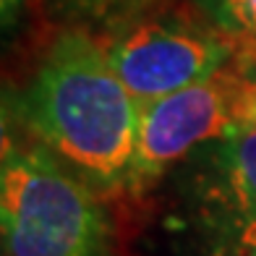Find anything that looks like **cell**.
Listing matches in <instances>:
<instances>
[{
    "instance_id": "7",
    "label": "cell",
    "mask_w": 256,
    "mask_h": 256,
    "mask_svg": "<svg viewBox=\"0 0 256 256\" xmlns=\"http://www.w3.org/2000/svg\"><path fill=\"white\" fill-rule=\"evenodd\" d=\"M206 26L256 52V0H194Z\"/></svg>"
},
{
    "instance_id": "6",
    "label": "cell",
    "mask_w": 256,
    "mask_h": 256,
    "mask_svg": "<svg viewBox=\"0 0 256 256\" xmlns=\"http://www.w3.org/2000/svg\"><path fill=\"white\" fill-rule=\"evenodd\" d=\"M55 14L71 21V26L86 32L108 29L115 32L131 21H138L160 0H50Z\"/></svg>"
},
{
    "instance_id": "3",
    "label": "cell",
    "mask_w": 256,
    "mask_h": 256,
    "mask_svg": "<svg viewBox=\"0 0 256 256\" xmlns=\"http://www.w3.org/2000/svg\"><path fill=\"white\" fill-rule=\"evenodd\" d=\"M254 92V81L228 66L202 84L142 102L128 194L146 191L199 146L248 123Z\"/></svg>"
},
{
    "instance_id": "8",
    "label": "cell",
    "mask_w": 256,
    "mask_h": 256,
    "mask_svg": "<svg viewBox=\"0 0 256 256\" xmlns=\"http://www.w3.org/2000/svg\"><path fill=\"white\" fill-rule=\"evenodd\" d=\"M16 6H18V0H3V16L10 18L16 14Z\"/></svg>"
},
{
    "instance_id": "9",
    "label": "cell",
    "mask_w": 256,
    "mask_h": 256,
    "mask_svg": "<svg viewBox=\"0 0 256 256\" xmlns=\"http://www.w3.org/2000/svg\"><path fill=\"white\" fill-rule=\"evenodd\" d=\"M256 86V84H254ZM251 120H256V92H254V104H251Z\"/></svg>"
},
{
    "instance_id": "10",
    "label": "cell",
    "mask_w": 256,
    "mask_h": 256,
    "mask_svg": "<svg viewBox=\"0 0 256 256\" xmlns=\"http://www.w3.org/2000/svg\"><path fill=\"white\" fill-rule=\"evenodd\" d=\"M248 78H251V81H254V84H256V76H248Z\"/></svg>"
},
{
    "instance_id": "2",
    "label": "cell",
    "mask_w": 256,
    "mask_h": 256,
    "mask_svg": "<svg viewBox=\"0 0 256 256\" xmlns=\"http://www.w3.org/2000/svg\"><path fill=\"white\" fill-rule=\"evenodd\" d=\"M3 256H115L102 194L40 142L3 131L0 157Z\"/></svg>"
},
{
    "instance_id": "1",
    "label": "cell",
    "mask_w": 256,
    "mask_h": 256,
    "mask_svg": "<svg viewBox=\"0 0 256 256\" xmlns=\"http://www.w3.org/2000/svg\"><path fill=\"white\" fill-rule=\"evenodd\" d=\"M16 118L102 196L128 191L142 102L92 32L68 26L55 34L16 100Z\"/></svg>"
},
{
    "instance_id": "5",
    "label": "cell",
    "mask_w": 256,
    "mask_h": 256,
    "mask_svg": "<svg viewBox=\"0 0 256 256\" xmlns=\"http://www.w3.org/2000/svg\"><path fill=\"white\" fill-rule=\"evenodd\" d=\"M186 162L202 230L217 248L256 256V120L199 146Z\"/></svg>"
},
{
    "instance_id": "4",
    "label": "cell",
    "mask_w": 256,
    "mask_h": 256,
    "mask_svg": "<svg viewBox=\"0 0 256 256\" xmlns=\"http://www.w3.org/2000/svg\"><path fill=\"white\" fill-rule=\"evenodd\" d=\"M108 60L138 102H152L217 76L236 44L186 18H138L102 42Z\"/></svg>"
}]
</instances>
